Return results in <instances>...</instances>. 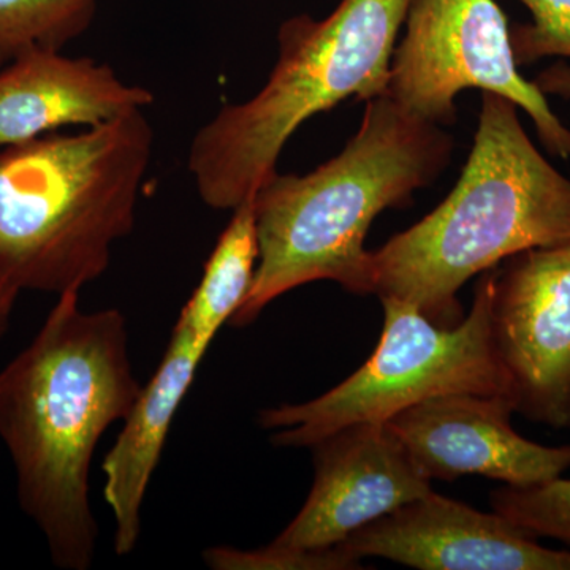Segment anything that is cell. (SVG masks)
<instances>
[{
	"label": "cell",
	"mask_w": 570,
	"mask_h": 570,
	"mask_svg": "<svg viewBox=\"0 0 570 570\" xmlns=\"http://www.w3.org/2000/svg\"><path fill=\"white\" fill-rule=\"evenodd\" d=\"M141 389L126 317L82 309L80 292L59 295L31 343L0 370V441L13 464L18 504L56 568L92 566L94 453Z\"/></svg>",
	"instance_id": "6da1fadb"
},
{
	"label": "cell",
	"mask_w": 570,
	"mask_h": 570,
	"mask_svg": "<svg viewBox=\"0 0 570 570\" xmlns=\"http://www.w3.org/2000/svg\"><path fill=\"white\" fill-rule=\"evenodd\" d=\"M453 138L389 97L367 100L346 148L305 176L266 179L254 194L258 262L253 285L230 324L246 326L269 303L299 285L333 281L374 294L373 255L365 239L389 208L411 205L415 190L445 170Z\"/></svg>",
	"instance_id": "7a4b0ae2"
},
{
	"label": "cell",
	"mask_w": 570,
	"mask_h": 570,
	"mask_svg": "<svg viewBox=\"0 0 570 570\" xmlns=\"http://www.w3.org/2000/svg\"><path fill=\"white\" fill-rule=\"evenodd\" d=\"M154 130L135 110L0 149V337L22 292H81L132 232Z\"/></svg>",
	"instance_id": "3957f363"
},
{
	"label": "cell",
	"mask_w": 570,
	"mask_h": 570,
	"mask_svg": "<svg viewBox=\"0 0 570 570\" xmlns=\"http://www.w3.org/2000/svg\"><path fill=\"white\" fill-rule=\"evenodd\" d=\"M570 239V179L538 151L505 97L482 92L474 146L449 197L373 255L374 294L431 322L463 321L459 292L513 255Z\"/></svg>",
	"instance_id": "277c9868"
},
{
	"label": "cell",
	"mask_w": 570,
	"mask_h": 570,
	"mask_svg": "<svg viewBox=\"0 0 570 570\" xmlns=\"http://www.w3.org/2000/svg\"><path fill=\"white\" fill-rule=\"evenodd\" d=\"M412 0H341L324 20L296 14L277 32V62L253 99L224 105L190 142L187 168L209 208L234 212L276 174L307 119L384 96Z\"/></svg>",
	"instance_id": "5b68a950"
},
{
	"label": "cell",
	"mask_w": 570,
	"mask_h": 570,
	"mask_svg": "<svg viewBox=\"0 0 570 570\" xmlns=\"http://www.w3.org/2000/svg\"><path fill=\"white\" fill-rule=\"evenodd\" d=\"M493 269L482 273L469 316L453 326L434 324L403 299L381 298L384 330L365 365L314 400L265 409L258 425L275 431L276 448L309 449L343 428L389 422L430 397L449 393L509 397L491 344Z\"/></svg>",
	"instance_id": "8992f818"
},
{
	"label": "cell",
	"mask_w": 570,
	"mask_h": 570,
	"mask_svg": "<svg viewBox=\"0 0 570 570\" xmlns=\"http://www.w3.org/2000/svg\"><path fill=\"white\" fill-rule=\"evenodd\" d=\"M406 36L393 52L387 96L423 121H456L468 88L499 94L530 115L540 140L570 159V129L538 82L521 77L508 18L497 0H412Z\"/></svg>",
	"instance_id": "52a82bcc"
},
{
	"label": "cell",
	"mask_w": 570,
	"mask_h": 570,
	"mask_svg": "<svg viewBox=\"0 0 570 570\" xmlns=\"http://www.w3.org/2000/svg\"><path fill=\"white\" fill-rule=\"evenodd\" d=\"M490 332L515 412L570 428V239L493 269Z\"/></svg>",
	"instance_id": "ba28073f"
},
{
	"label": "cell",
	"mask_w": 570,
	"mask_h": 570,
	"mask_svg": "<svg viewBox=\"0 0 570 570\" xmlns=\"http://www.w3.org/2000/svg\"><path fill=\"white\" fill-rule=\"evenodd\" d=\"M309 449L314 460L309 497L269 549H333L431 491V480L419 471L387 422L343 428Z\"/></svg>",
	"instance_id": "9c48e42d"
},
{
	"label": "cell",
	"mask_w": 570,
	"mask_h": 570,
	"mask_svg": "<svg viewBox=\"0 0 570 570\" xmlns=\"http://www.w3.org/2000/svg\"><path fill=\"white\" fill-rule=\"evenodd\" d=\"M504 395L449 393L400 412L387 425L428 480L482 475L513 489L540 485L570 469V444L547 448L513 430Z\"/></svg>",
	"instance_id": "30bf717a"
},
{
	"label": "cell",
	"mask_w": 570,
	"mask_h": 570,
	"mask_svg": "<svg viewBox=\"0 0 570 570\" xmlns=\"http://www.w3.org/2000/svg\"><path fill=\"white\" fill-rule=\"evenodd\" d=\"M340 546L360 561L384 558L420 570H570V551L547 549L501 513L433 490Z\"/></svg>",
	"instance_id": "8fae6325"
},
{
	"label": "cell",
	"mask_w": 570,
	"mask_h": 570,
	"mask_svg": "<svg viewBox=\"0 0 570 570\" xmlns=\"http://www.w3.org/2000/svg\"><path fill=\"white\" fill-rule=\"evenodd\" d=\"M153 102L149 89L127 85L107 63L29 51L0 70V149L67 126H102Z\"/></svg>",
	"instance_id": "7c38bea8"
},
{
	"label": "cell",
	"mask_w": 570,
	"mask_h": 570,
	"mask_svg": "<svg viewBox=\"0 0 570 570\" xmlns=\"http://www.w3.org/2000/svg\"><path fill=\"white\" fill-rule=\"evenodd\" d=\"M208 346L174 328L156 374L140 395L104 461L105 499L115 517V551L132 553L141 534V505L168 431Z\"/></svg>",
	"instance_id": "4fadbf2b"
},
{
	"label": "cell",
	"mask_w": 570,
	"mask_h": 570,
	"mask_svg": "<svg viewBox=\"0 0 570 570\" xmlns=\"http://www.w3.org/2000/svg\"><path fill=\"white\" fill-rule=\"evenodd\" d=\"M257 262V227L250 197L234 209L230 223L206 262L204 277L183 307L175 328L212 346L219 330L245 302Z\"/></svg>",
	"instance_id": "5bb4252c"
},
{
	"label": "cell",
	"mask_w": 570,
	"mask_h": 570,
	"mask_svg": "<svg viewBox=\"0 0 570 570\" xmlns=\"http://www.w3.org/2000/svg\"><path fill=\"white\" fill-rule=\"evenodd\" d=\"M100 2L0 0V70L29 51H62L91 28Z\"/></svg>",
	"instance_id": "9a60e30c"
},
{
	"label": "cell",
	"mask_w": 570,
	"mask_h": 570,
	"mask_svg": "<svg viewBox=\"0 0 570 570\" xmlns=\"http://www.w3.org/2000/svg\"><path fill=\"white\" fill-rule=\"evenodd\" d=\"M494 512L531 538L557 539L570 547V479L557 478L527 489L505 487L491 493Z\"/></svg>",
	"instance_id": "2e32d148"
},
{
	"label": "cell",
	"mask_w": 570,
	"mask_h": 570,
	"mask_svg": "<svg viewBox=\"0 0 570 570\" xmlns=\"http://www.w3.org/2000/svg\"><path fill=\"white\" fill-rule=\"evenodd\" d=\"M206 564L216 570H351L362 569L360 560L343 547L326 550L283 551L269 549L235 550L216 547L204 553Z\"/></svg>",
	"instance_id": "e0dca14e"
},
{
	"label": "cell",
	"mask_w": 570,
	"mask_h": 570,
	"mask_svg": "<svg viewBox=\"0 0 570 570\" xmlns=\"http://www.w3.org/2000/svg\"><path fill=\"white\" fill-rule=\"evenodd\" d=\"M530 9L531 24L510 29L517 63L549 56L570 58V0H520Z\"/></svg>",
	"instance_id": "ac0fdd59"
},
{
	"label": "cell",
	"mask_w": 570,
	"mask_h": 570,
	"mask_svg": "<svg viewBox=\"0 0 570 570\" xmlns=\"http://www.w3.org/2000/svg\"><path fill=\"white\" fill-rule=\"evenodd\" d=\"M538 86L543 92L566 94L570 96V70L569 69H553L546 71L539 78Z\"/></svg>",
	"instance_id": "d6986e66"
}]
</instances>
